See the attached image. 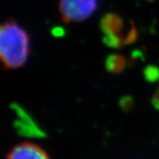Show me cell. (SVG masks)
Here are the masks:
<instances>
[{
    "label": "cell",
    "instance_id": "obj_1",
    "mask_svg": "<svg viewBox=\"0 0 159 159\" xmlns=\"http://www.w3.org/2000/svg\"><path fill=\"white\" fill-rule=\"evenodd\" d=\"M30 53L28 31L15 20L6 19L0 28V57L3 68L12 70L23 67Z\"/></svg>",
    "mask_w": 159,
    "mask_h": 159
},
{
    "label": "cell",
    "instance_id": "obj_2",
    "mask_svg": "<svg viewBox=\"0 0 159 159\" xmlns=\"http://www.w3.org/2000/svg\"><path fill=\"white\" fill-rule=\"evenodd\" d=\"M98 0H59L58 9L65 23L87 20L97 11Z\"/></svg>",
    "mask_w": 159,
    "mask_h": 159
},
{
    "label": "cell",
    "instance_id": "obj_3",
    "mask_svg": "<svg viewBox=\"0 0 159 159\" xmlns=\"http://www.w3.org/2000/svg\"><path fill=\"white\" fill-rule=\"evenodd\" d=\"M6 159H51L45 150L33 142H24L14 146Z\"/></svg>",
    "mask_w": 159,
    "mask_h": 159
},
{
    "label": "cell",
    "instance_id": "obj_4",
    "mask_svg": "<svg viewBox=\"0 0 159 159\" xmlns=\"http://www.w3.org/2000/svg\"><path fill=\"white\" fill-rule=\"evenodd\" d=\"M99 25L103 34H123L125 21L118 13L107 12L102 17Z\"/></svg>",
    "mask_w": 159,
    "mask_h": 159
},
{
    "label": "cell",
    "instance_id": "obj_5",
    "mask_svg": "<svg viewBox=\"0 0 159 159\" xmlns=\"http://www.w3.org/2000/svg\"><path fill=\"white\" fill-rule=\"evenodd\" d=\"M126 66L127 59L121 54L112 53L110 54L105 59V68L110 74H121L125 69Z\"/></svg>",
    "mask_w": 159,
    "mask_h": 159
},
{
    "label": "cell",
    "instance_id": "obj_6",
    "mask_svg": "<svg viewBox=\"0 0 159 159\" xmlns=\"http://www.w3.org/2000/svg\"><path fill=\"white\" fill-rule=\"evenodd\" d=\"M143 78L148 83H154L159 79V67L155 65H148L143 70Z\"/></svg>",
    "mask_w": 159,
    "mask_h": 159
},
{
    "label": "cell",
    "instance_id": "obj_7",
    "mask_svg": "<svg viewBox=\"0 0 159 159\" xmlns=\"http://www.w3.org/2000/svg\"><path fill=\"white\" fill-rule=\"evenodd\" d=\"M139 32L136 29V26L132 22L130 26V29H128L127 33L125 34V45H131L134 43L138 39Z\"/></svg>",
    "mask_w": 159,
    "mask_h": 159
},
{
    "label": "cell",
    "instance_id": "obj_8",
    "mask_svg": "<svg viewBox=\"0 0 159 159\" xmlns=\"http://www.w3.org/2000/svg\"><path fill=\"white\" fill-rule=\"evenodd\" d=\"M134 102V98L131 96H124V97H121L120 100H119V105L123 110L128 111V110L133 108Z\"/></svg>",
    "mask_w": 159,
    "mask_h": 159
},
{
    "label": "cell",
    "instance_id": "obj_9",
    "mask_svg": "<svg viewBox=\"0 0 159 159\" xmlns=\"http://www.w3.org/2000/svg\"><path fill=\"white\" fill-rule=\"evenodd\" d=\"M151 104L156 110L159 111V88L155 91L151 97Z\"/></svg>",
    "mask_w": 159,
    "mask_h": 159
},
{
    "label": "cell",
    "instance_id": "obj_10",
    "mask_svg": "<svg viewBox=\"0 0 159 159\" xmlns=\"http://www.w3.org/2000/svg\"><path fill=\"white\" fill-rule=\"evenodd\" d=\"M149 2H154V1H156V0H148Z\"/></svg>",
    "mask_w": 159,
    "mask_h": 159
}]
</instances>
